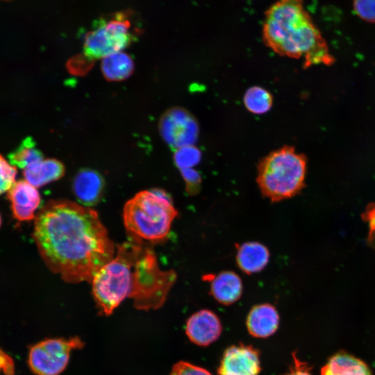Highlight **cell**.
Returning a JSON list of instances; mask_svg holds the SVG:
<instances>
[{"mask_svg": "<svg viewBox=\"0 0 375 375\" xmlns=\"http://www.w3.org/2000/svg\"><path fill=\"white\" fill-rule=\"evenodd\" d=\"M293 363L285 375H312L311 367L307 362L300 360L296 353H292Z\"/></svg>", "mask_w": 375, "mask_h": 375, "instance_id": "27", "label": "cell"}, {"mask_svg": "<svg viewBox=\"0 0 375 375\" xmlns=\"http://www.w3.org/2000/svg\"><path fill=\"white\" fill-rule=\"evenodd\" d=\"M222 331V324L215 313L203 309L192 315L188 319L185 333L193 343L208 346L216 341Z\"/></svg>", "mask_w": 375, "mask_h": 375, "instance_id": "10", "label": "cell"}, {"mask_svg": "<svg viewBox=\"0 0 375 375\" xmlns=\"http://www.w3.org/2000/svg\"><path fill=\"white\" fill-rule=\"evenodd\" d=\"M279 324V316L276 308L269 303L254 306L247 318V327L253 337L265 338L273 335Z\"/></svg>", "mask_w": 375, "mask_h": 375, "instance_id": "14", "label": "cell"}, {"mask_svg": "<svg viewBox=\"0 0 375 375\" xmlns=\"http://www.w3.org/2000/svg\"><path fill=\"white\" fill-rule=\"evenodd\" d=\"M8 158L12 165L24 169L44 160V156L41 151L36 147V143L33 138L27 137L8 155Z\"/></svg>", "mask_w": 375, "mask_h": 375, "instance_id": "19", "label": "cell"}, {"mask_svg": "<svg viewBox=\"0 0 375 375\" xmlns=\"http://www.w3.org/2000/svg\"><path fill=\"white\" fill-rule=\"evenodd\" d=\"M321 375H374L361 359L344 351L333 355L321 369Z\"/></svg>", "mask_w": 375, "mask_h": 375, "instance_id": "16", "label": "cell"}, {"mask_svg": "<svg viewBox=\"0 0 375 375\" xmlns=\"http://www.w3.org/2000/svg\"><path fill=\"white\" fill-rule=\"evenodd\" d=\"M163 140L175 150L194 145L197 140L199 126L196 119L187 110L175 107L166 110L158 123Z\"/></svg>", "mask_w": 375, "mask_h": 375, "instance_id": "8", "label": "cell"}, {"mask_svg": "<svg viewBox=\"0 0 375 375\" xmlns=\"http://www.w3.org/2000/svg\"><path fill=\"white\" fill-rule=\"evenodd\" d=\"M131 20L124 12L100 19L85 35L83 54L92 60L120 52L133 40Z\"/></svg>", "mask_w": 375, "mask_h": 375, "instance_id": "6", "label": "cell"}, {"mask_svg": "<svg viewBox=\"0 0 375 375\" xmlns=\"http://www.w3.org/2000/svg\"><path fill=\"white\" fill-rule=\"evenodd\" d=\"M17 169L0 154V194L8 191L15 183Z\"/></svg>", "mask_w": 375, "mask_h": 375, "instance_id": "22", "label": "cell"}, {"mask_svg": "<svg viewBox=\"0 0 375 375\" xmlns=\"http://www.w3.org/2000/svg\"><path fill=\"white\" fill-rule=\"evenodd\" d=\"M236 247L238 266L245 274L258 273L269 262V251L267 247L258 242H246L236 244Z\"/></svg>", "mask_w": 375, "mask_h": 375, "instance_id": "15", "label": "cell"}, {"mask_svg": "<svg viewBox=\"0 0 375 375\" xmlns=\"http://www.w3.org/2000/svg\"><path fill=\"white\" fill-rule=\"evenodd\" d=\"M260 371L258 351L251 345L239 344L224 351L217 375H259Z\"/></svg>", "mask_w": 375, "mask_h": 375, "instance_id": "9", "label": "cell"}, {"mask_svg": "<svg viewBox=\"0 0 375 375\" xmlns=\"http://www.w3.org/2000/svg\"><path fill=\"white\" fill-rule=\"evenodd\" d=\"M65 166L54 158L42 160L24 169L26 181L35 188L59 180L65 174Z\"/></svg>", "mask_w": 375, "mask_h": 375, "instance_id": "17", "label": "cell"}, {"mask_svg": "<svg viewBox=\"0 0 375 375\" xmlns=\"http://www.w3.org/2000/svg\"><path fill=\"white\" fill-rule=\"evenodd\" d=\"M83 346L78 337L46 339L30 348L28 366L36 375H59L67 367L72 351Z\"/></svg>", "mask_w": 375, "mask_h": 375, "instance_id": "7", "label": "cell"}, {"mask_svg": "<svg viewBox=\"0 0 375 375\" xmlns=\"http://www.w3.org/2000/svg\"><path fill=\"white\" fill-rule=\"evenodd\" d=\"M176 272L162 270L154 252L144 245L127 242L94 275L92 294L99 312L108 316L126 299L139 310L160 308L176 280Z\"/></svg>", "mask_w": 375, "mask_h": 375, "instance_id": "2", "label": "cell"}, {"mask_svg": "<svg viewBox=\"0 0 375 375\" xmlns=\"http://www.w3.org/2000/svg\"><path fill=\"white\" fill-rule=\"evenodd\" d=\"M243 103L248 111L255 115L267 112L273 105V96L260 86H251L245 92Z\"/></svg>", "mask_w": 375, "mask_h": 375, "instance_id": "20", "label": "cell"}, {"mask_svg": "<svg viewBox=\"0 0 375 375\" xmlns=\"http://www.w3.org/2000/svg\"><path fill=\"white\" fill-rule=\"evenodd\" d=\"M8 192L12 215L16 219L23 222L35 218V212L40 204L41 197L35 186L22 180L15 182Z\"/></svg>", "mask_w": 375, "mask_h": 375, "instance_id": "11", "label": "cell"}, {"mask_svg": "<svg viewBox=\"0 0 375 375\" xmlns=\"http://www.w3.org/2000/svg\"><path fill=\"white\" fill-rule=\"evenodd\" d=\"M306 170L305 156L293 147L285 145L259 161L256 182L265 197L278 202L295 196L302 190Z\"/></svg>", "mask_w": 375, "mask_h": 375, "instance_id": "5", "label": "cell"}, {"mask_svg": "<svg viewBox=\"0 0 375 375\" xmlns=\"http://www.w3.org/2000/svg\"><path fill=\"white\" fill-rule=\"evenodd\" d=\"M353 8L360 19L375 23V0H353Z\"/></svg>", "mask_w": 375, "mask_h": 375, "instance_id": "24", "label": "cell"}, {"mask_svg": "<svg viewBox=\"0 0 375 375\" xmlns=\"http://www.w3.org/2000/svg\"><path fill=\"white\" fill-rule=\"evenodd\" d=\"M33 238L49 269L70 283H91L115 256L97 211L69 200H51L39 211Z\"/></svg>", "mask_w": 375, "mask_h": 375, "instance_id": "1", "label": "cell"}, {"mask_svg": "<svg viewBox=\"0 0 375 375\" xmlns=\"http://www.w3.org/2000/svg\"><path fill=\"white\" fill-rule=\"evenodd\" d=\"M0 373L4 375H15L13 359L0 348Z\"/></svg>", "mask_w": 375, "mask_h": 375, "instance_id": "28", "label": "cell"}, {"mask_svg": "<svg viewBox=\"0 0 375 375\" xmlns=\"http://www.w3.org/2000/svg\"><path fill=\"white\" fill-rule=\"evenodd\" d=\"M182 177L185 183L186 191L190 194L197 193L201 183V177L197 171L193 169L180 170Z\"/></svg>", "mask_w": 375, "mask_h": 375, "instance_id": "26", "label": "cell"}, {"mask_svg": "<svg viewBox=\"0 0 375 375\" xmlns=\"http://www.w3.org/2000/svg\"><path fill=\"white\" fill-rule=\"evenodd\" d=\"M210 283V290L214 299L223 305H231L242 296V281L234 272L222 271L217 274L207 276Z\"/></svg>", "mask_w": 375, "mask_h": 375, "instance_id": "13", "label": "cell"}, {"mask_svg": "<svg viewBox=\"0 0 375 375\" xmlns=\"http://www.w3.org/2000/svg\"><path fill=\"white\" fill-rule=\"evenodd\" d=\"M101 69L107 81H121L133 74L134 62L128 54L120 51L103 58Z\"/></svg>", "mask_w": 375, "mask_h": 375, "instance_id": "18", "label": "cell"}, {"mask_svg": "<svg viewBox=\"0 0 375 375\" xmlns=\"http://www.w3.org/2000/svg\"><path fill=\"white\" fill-rule=\"evenodd\" d=\"M105 181L97 171L82 169L76 174L72 189L81 205L91 207L97 205L102 198Z\"/></svg>", "mask_w": 375, "mask_h": 375, "instance_id": "12", "label": "cell"}, {"mask_svg": "<svg viewBox=\"0 0 375 375\" xmlns=\"http://www.w3.org/2000/svg\"><path fill=\"white\" fill-rule=\"evenodd\" d=\"M177 215L169 195L158 188L137 193L125 203L123 211L131 242L144 246L164 242Z\"/></svg>", "mask_w": 375, "mask_h": 375, "instance_id": "4", "label": "cell"}, {"mask_svg": "<svg viewBox=\"0 0 375 375\" xmlns=\"http://www.w3.org/2000/svg\"><path fill=\"white\" fill-rule=\"evenodd\" d=\"M265 44L281 56L303 59L304 65L330 64L326 43L305 9L303 0H278L266 11Z\"/></svg>", "mask_w": 375, "mask_h": 375, "instance_id": "3", "label": "cell"}, {"mask_svg": "<svg viewBox=\"0 0 375 375\" xmlns=\"http://www.w3.org/2000/svg\"><path fill=\"white\" fill-rule=\"evenodd\" d=\"M1 215H0V226H1Z\"/></svg>", "mask_w": 375, "mask_h": 375, "instance_id": "29", "label": "cell"}, {"mask_svg": "<svg viewBox=\"0 0 375 375\" xmlns=\"http://www.w3.org/2000/svg\"><path fill=\"white\" fill-rule=\"evenodd\" d=\"M201 159V152L194 145L185 146L175 150L174 160L180 169H190Z\"/></svg>", "mask_w": 375, "mask_h": 375, "instance_id": "21", "label": "cell"}, {"mask_svg": "<svg viewBox=\"0 0 375 375\" xmlns=\"http://www.w3.org/2000/svg\"><path fill=\"white\" fill-rule=\"evenodd\" d=\"M169 375H212L206 369L185 361H179L172 367Z\"/></svg>", "mask_w": 375, "mask_h": 375, "instance_id": "25", "label": "cell"}, {"mask_svg": "<svg viewBox=\"0 0 375 375\" xmlns=\"http://www.w3.org/2000/svg\"><path fill=\"white\" fill-rule=\"evenodd\" d=\"M94 60L85 55H77L68 60L66 67L70 74L82 76L91 69Z\"/></svg>", "mask_w": 375, "mask_h": 375, "instance_id": "23", "label": "cell"}]
</instances>
